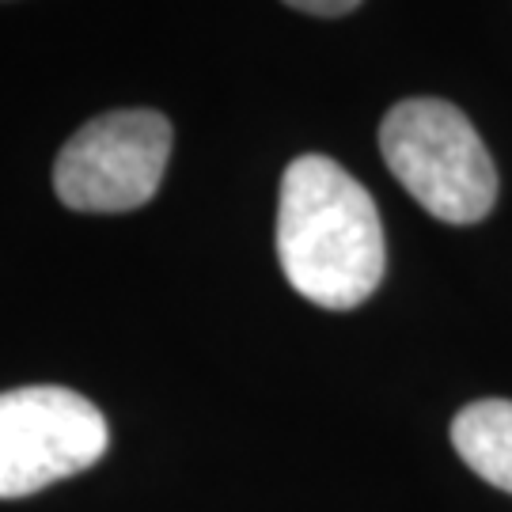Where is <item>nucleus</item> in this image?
Returning <instances> with one entry per match:
<instances>
[{"mask_svg": "<svg viewBox=\"0 0 512 512\" xmlns=\"http://www.w3.org/2000/svg\"><path fill=\"white\" fill-rule=\"evenodd\" d=\"M107 418L69 387H16L0 395V497L38 494L80 475L107 452Z\"/></svg>", "mask_w": 512, "mask_h": 512, "instance_id": "nucleus-4", "label": "nucleus"}, {"mask_svg": "<svg viewBox=\"0 0 512 512\" xmlns=\"http://www.w3.org/2000/svg\"><path fill=\"white\" fill-rule=\"evenodd\" d=\"M171 160V122L156 110H110L57 152L54 190L76 213H129L156 198Z\"/></svg>", "mask_w": 512, "mask_h": 512, "instance_id": "nucleus-3", "label": "nucleus"}, {"mask_svg": "<svg viewBox=\"0 0 512 512\" xmlns=\"http://www.w3.org/2000/svg\"><path fill=\"white\" fill-rule=\"evenodd\" d=\"M285 4H293L300 12H311V16H346L361 0H285Z\"/></svg>", "mask_w": 512, "mask_h": 512, "instance_id": "nucleus-6", "label": "nucleus"}, {"mask_svg": "<svg viewBox=\"0 0 512 512\" xmlns=\"http://www.w3.org/2000/svg\"><path fill=\"white\" fill-rule=\"evenodd\" d=\"M277 262L296 293L330 311L365 304L387 266L376 202L330 156H296L277 190Z\"/></svg>", "mask_w": 512, "mask_h": 512, "instance_id": "nucleus-1", "label": "nucleus"}, {"mask_svg": "<svg viewBox=\"0 0 512 512\" xmlns=\"http://www.w3.org/2000/svg\"><path fill=\"white\" fill-rule=\"evenodd\" d=\"M452 444L459 459L482 482L512 494V403L509 399H478L463 406L452 421Z\"/></svg>", "mask_w": 512, "mask_h": 512, "instance_id": "nucleus-5", "label": "nucleus"}, {"mask_svg": "<svg viewBox=\"0 0 512 512\" xmlns=\"http://www.w3.org/2000/svg\"><path fill=\"white\" fill-rule=\"evenodd\" d=\"M380 152L406 194L444 224H478L497 202V167L467 114L444 99H403L380 126Z\"/></svg>", "mask_w": 512, "mask_h": 512, "instance_id": "nucleus-2", "label": "nucleus"}]
</instances>
